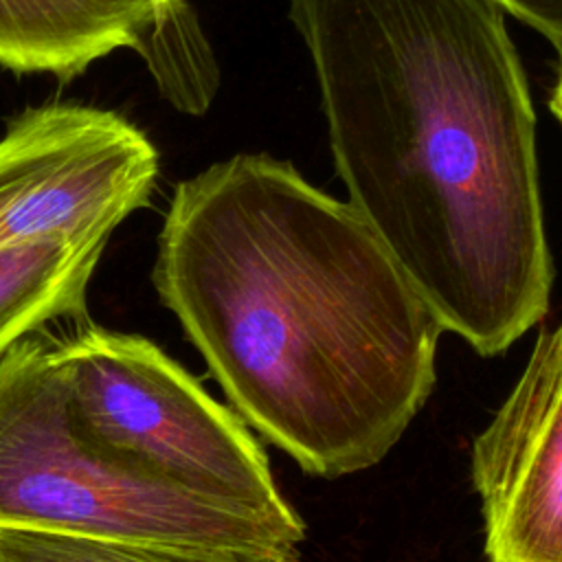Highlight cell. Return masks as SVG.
Masks as SVG:
<instances>
[{
	"instance_id": "cell-2",
	"label": "cell",
	"mask_w": 562,
	"mask_h": 562,
	"mask_svg": "<svg viewBox=\"0 0 562 562\" xmlns=\"http://www.w3.org/2000/svg\"><path fill=\"white\" fill-rule=\"evenodd\" d=\"M151 281L237 415L310 474L375 465L432 393L437 316L353 206L288 160L180 180Z\"/></svg>"
},
{
	"instance_id": "cell-7",
	"label": "cell",
	"mask_w": 562,
	"mask_h": 562,
	"mask_svg": "<svg viewBox=\"0 0 562 562\" xmlns=\"http://www.w3.org/2000/svg\"><path fill=\"white\" fill-rule=\"evenodd\" d=\"M472 483L490 562H562V323L474 439Z\"/></svg>"
},
{
	"instance_id": "cell-6",
	"label": "cell",
	"mask_w": 562,
	"mask_h": 562,
	"mask_svg": "<svg viewBox=\"0 0 562 562\" xmlns=\"http://www.w3.org/2000/svg\"><path fill=\"white\" fill-rule=\"evenodd\" d=\"M134 48L160 94L204 114L220 66L189 0H0V66L70 81L97 59Z\"/></svg>"
},
{
	"instance_id": "cell-11",
	"label": "cell",
	"mask_w": 562,
	"mask_h": 562,
	"mask_svg": "<svg viewBox=\"0 0 562 562\" xmlns=\"http://www.w3.org/2000/svg\"><path fill=\"white\" fill-rule=\"evenodd\" d=\"M551 112L558 116V121L562 123V57H560V75H558V83L553 88V97L549 101Z\"/></svg>"
},
{
	"instance_id": "cell-1",
	"label": "cell",
	"mask_w": 562,
	"mask_h": 562,
	"mask_svg": "<svg viewBox=\"0 0 562 562\" xmlns=\"http://www.w3.org/2000/svg\"><path fill=\"white\" fill-rule=\"evenodd\" d=\"M349 204L443 331L496 356L553 261L536 114L494 0H288Z\"/></svg>"
},
{
	"instance_id": "cell-4",
	"label": "cell",
	"mask_w": 562,
	"mask_h": 562,
	"mask_svg": "<svg viewBox=\"0 0 562 562\" xmlns=\"http://www.w3.org/2000/svg\"><path fill=\"white\" fill-rule=\"evenodd\" d=\"M75 426L112 459L184 492L296 522L246 422L138 334L79 323L55 338Z\"/></svg>"
},
{
	"instance_id": "cell-5",
	"label": "cell",
	"mask_w": 562,
	"mask_h": 562,
	"mask_svg": "<svg viewBox=\"0 0 562 562\" xmlns=\"http://www.w3.org/2000/svg\"><path fill=\"white\" fill-rule=\"evenodd\" d=\"M158 169L149 136L119 112L26 108L0 136V248L57 235L108 241L147 206Z\"/></svg>"
},
{
	"instance_id": "cell-9",
	"label": "cell",
	"mask_w": 562,
	"mask_h": 562,
	"mask_svg": "<svg viewBox=\"0 0 562 562\" xmlns=\"http://www.w3.org/2000/svg\"><path fill=\"white\" fill-rule=\"evenodd\" d=\"M0 562H261L246 555L0 525Z\"/></svg>"
},
{
	"instance_id": "cell-3",
	"label": "cell",
	"mask_w": 562,
	"mask_h": 562,
	"mask_svg": "<svg viewBox=\"0 0 562 562\" xmlns=\"http://www.w3.org/2000/svg\"><path fill=\"white\" fill-rule=\"evenodd\" d=\"M0 525L301 562L285 522L147 476L70 419L55 338L40 329L0 356Z\"/></svg>"
},
{
	"instance_id": "cell-8",
	"label": "cell",
	"mask_w": 562,
	"mask_h": 562,
	"mask_svg": "<svg viewBox=\"0 0 562 562\" xmlns=\"http://www.w3.org/2000/svg\"><path fill=\"white\" fill-rule=\"evenodd\" d=\"M105 244L57 235L0 248V356L55 321L86 323L88 285Z\"/></svg>"
},
{
	"instance_id": "cell-10",
	"label": "cell",
	"mask_w": 562,
	"mask_h": 562,
	"mask_svg": "<svg viewBox=\"0 0 562 562\" xmlns=\"http://www.w3.org/2000/svg\"><path fill=\"white\" fill-rule=\"evenodd\" d=\"M501 9L522 20L540 35H544L551 46L562 57V0H494Z\"/></svg>"
}]
</instances>
